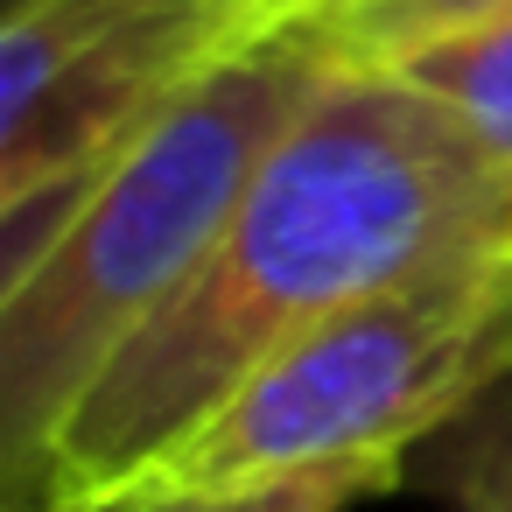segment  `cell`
<instances>
[{
    "mask_svg": "<svg viewBox=\"0 0 512 512\" xmlns=\"http://www.w3.org/2000/svg\"><path fill=\"white\" fill-rule=\"evenodd\" d=\"M491 15H512V0H407V8L365 22V29H344V43L358 57H379L407 36H428V29H456V22H491Z\"/></svg>",
    "mask_w": 512,
    "mask_h": 512,
    "instance_id": "obj_8",
    "label": "cell"
},
{
    "mask_svg": "<svg viewBox=\"0 0 512 512\" xmlns=\"http://www.w3.org/2000/svg\"><path fill=\"white\" fill-rule=\"evenodd\" d=\"M407 477L442 491L456 512H512V372L449 428H435L407 456Z\"/></svg>",
    "mask_w": 512,
    "mask_h": 512,
    "instance_id": "obj_7",
    "label": "cell"
},
{
    "mask_svg": "<svg viewBox=\"0 0 512 512\" xmlns=\"http://www.w3.org/2000/svg\"><path fill=\"white\" fill-rule=\"evenodd\" d=\"M309 0H8L0 22V274L92 169Z\"/></svg>",
    "mask_w": 512,
    "mask_h": 512,
    "instance_id": "obj_4",
    "label": "cell"
},
{
    "mask_svg": "<svg viewBox=\"0 0 512 512\" xmlns=\"http://www.w3.org/2000/svg\"><path fill=\"white\" fill-rule=\"evenodd\" d=\"M407 484L400 456H365V463H330L302 477H267V484H232V491H169V484H134L106 498H64V505H8V512H351L379 491Z\"/></svg>",
    "mask_w": 512,
    "mask_h": 512,
    "instance_id": "obj_6",
    "label": "cell"
},
{
    "mask_svg": "<svg viewBox=\"0 0 512 512\" xmlns=\"http://www.w3.org/2000/svg\"><path fill=\"white\" fill-rule=\"evenodd\" d=\"M351 64L330 8L288 15L113 148L0 274V505H22L99 372L204 267L288 127Z\"/></svg>",
    "mask_w": 512,
    "mask_h": 512,
    "instance_id": "obj_2",
    "label": "cell"
},
{
    "mask_svg": "<svg viewBox=\"0 0 512 512\" xmlns=\"http://www.w3.org/2000/svg\"><path fill=\"white\" fill-rule=\"evenodd\" d=\"M365 64H386L393 78H407L414 92L449 106L484 148H498L512 162V15L407 36V43H393Z\"/></svg>",
    "mask_w": 512,
    "mask_h": 512,
    "instance_id": "obj_5",
    "label": "cell"
},
{
    "mask_svg": "<svg viewBox=\"0 0 512 512\" xmlns=\"http://www.w3.org/2000/svg\"><path fill=\"white\" fill-rule=\"evenodd\" d=\"M477 253H512V162L351 50L267 155L204 267L99 372L22 505L106 498L155 477L302 330Z\"/></svg>",
    "mask_w": 512,
    "mask_h": 512,
    "instance_id": "obj_1",
    "label": "cell"
},
{
    "mask_svg": "<svg viewBox=\"0 0 512 512\" xmlns=\"http://www.w3.org/2000/svg\"><path fill=\"white\" fill-rule=\"evenodd\" d=\"M393 8H407V0H330V22L337 29H365V22H379Z\"/></svg>",
    "mask_w": 512,
    "mask_h": 512,
    "instance_id": "obj_9",
    "label": "cell"
},
{
    "mask_svg": "<svg viewBox=\"0 0 512 512\" xmlns=\"http://www.w3.org/2000/svg\"><path fill=\"white\" fill-rule=\"evenodd\" d=\"M505 372H512V253L442 260L302 330L141 484L232 491L365 456L407 463Z\"/></svg>",
    "mask_w": 512,
    "mask_h": 512,
    "instance_id": "obj_3",
    "label": "cell"
}]
</instances>
